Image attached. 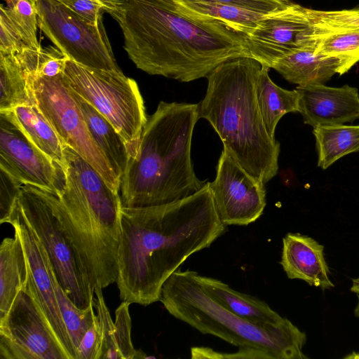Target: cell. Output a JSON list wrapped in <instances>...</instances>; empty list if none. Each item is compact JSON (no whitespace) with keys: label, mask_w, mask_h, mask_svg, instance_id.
I'll use <instances>...</instances> for the list:
<instances>
[{"label":"cell","mask_w":359,"mask_h":359,"mask_svg":"<svg viewBox=\"0 0 359 359\" xmlns=\"http://www.w3.org/2000/svg\"><path fill=\"white\" fill-rule=\"evenodd\" d=\"M4 112L10 116L34 145L63 168L65 144L36 105L18 106Z\"/></svg>","instance_id":"obj_23"},{"label":"cell","mask_w":359,"mask_h":359,"mask_svg":"<svg viewBox=\"0 0 359 359\" xmlns=\"http://www.w3.org/2000/svg\"><path fill=\"white\" fill-rule=\"evenodd\" d=\"M50 269L58 306L76 352L84 334L92 325L95 318L94 306L91 304L86 309L79 308L58 282L50 262Z\"/></svg>","instance_id":"obj_28"},{"label":"cell","mask_w":359,"mask_h":359,"mask_svg":"<svg viewBox=\"0 0 359 359\" xmlns=\"http://www.w3.org/2000/svg\"><path fill=\"white\" fill-rule=\"evenodd\" d=\"M101 344V328L96 314L92 325L84 334L77 348L76 359H99Z\"/></svg>","instance_id":"obj_34"},{"label":"cell","mask_w":359,"mask_h":359,"mask_svg":"<svg viewBox=\"0 0 359 359\" xmlns=\"http://www.w3.org/2000/svg\"><path fill=\"white\" fill-rule=\"evenodd\" d=\"M29 80L36 106L62 142L90 163L113 189L120 192L121 181L93 140L63 74L55 77L30 76Z\"/></svg>","instance_id":"obj_10"},{"label":"cell","mask_w":359,"mask_h":359,"mask_svg":"<svg viewBox=\"0 0 359 359\" xmlns=\"http://www.w3.org/2000/svg\"><path fill=\"white\" fill-rule=\"evenodd\" d=\"M183 8L220 20L236 31L249 34L266 14L229 4L203 0H174Z\"/></svg>","instance_id":"obj_27"},{"label":"cell","mask_w":359,"mask_h":359,"mask_svg":"<svg viewBox=\"0 0 359 359\" xmlns=\"http://www.w3.org/2000/svg\"><path fill=\"white\" fill-rule=\"evenodd\" d=\"M64 182L50 203L88 272L93 287L116 283L120 215L119 191L86 160L65 145Z\"/></svg>","instance_id":"obj_4"},{"label":"cell","mask_w":359,"mask_h":359,"mask_svg":"<svg viewBox=\"0 0 359 359\" xmlns=\"http://www.w3.org/2000/svg\"><path fill=\"white\" fill-rule=\"evenodd\" d=\"M0 111L36 105L29 78L14 55L0 54Z\"/></svg>","instance_id":"obj_26"},{"label":"cell","mask_w":359,"mask_h":359,"mask_svg":"<svg viewBox=\"0 0 359 359\" xmlns=\"http://www.w3.org/2000/svg\"><path fill=\"white\" fill-rule=\"evenodd\" d=\"M327 29V28H326ZM316 50L329 55L350 57L359 61V28L327 29Z\"/></svg>","instance_id":"obj_30"},{"label":"cell","mask_w":359,"mask_h":359,"mask_svg":"<svg viewBox=\"0 0 359 359\" xmlns=\"http://www.w3.org/2000/svg\"><path fill=\"white\" fill-rule=\"evenodd\" d=\"M71 91L82 111L93 140L121 181L129 159L128 151L123 139L105 117L82 97Z\"/></svg>","instance_id":"obj_21"},{"label":"cell","mask_w":359,"mask_h":359,"mask_svg":"<svg viewBox=\"0 0 359 359\" xmlns=\"http://www.w3.org/2000/svg\"><path fill=\"white\" fill-rule=\"evenodd\" d=\"M27 48L2 5L0 6V54L13 55Z\"/></svg>","instance_id":"obj_33"},{"label":"cell","mask_w":359,"mask_h":359,"mask_svg":"<svg viewBox=\"0 0 359 359\" xmlns=\"http://www.w3.org/2000/svg\"><path fill=\"white\" fill-rule=\"evenodd\" d=\"M0 168L23 184L56 193L64 182L62 168L34 145L4 111H0Z\"/></svg>","instance_id":"obj_14"},{"label":"cell","mask_w":359,"mask_h":359,"mask_svg":"<svg viewBox=\"0 0 359 359\" xmlns=\"http://www.w3.org/2000/svg\"><path fill=\"white\" fill-rule=\"evenodd\" d=\"M262 65L250 57L225 61L206 77L208 88L198 109L218 134L226 151L264 184L278 170L280 143L269 137L255 95Z\"/></svg>","instance_id":"obj_5"},{"label":"cell","mask_w":359,"mask_h":359,"mask_svg":"<svg viewBox=\"0 0 359 359\" xmlns=\"http://www.w3.org/2000/svg\"><path fill=\"white\" fill-rule=\"evenodd\" d=\"M2 6L27 48L40 49L37 38L38 14L36 0H4Z\"/></svg>","instance_id":"obj_29"},{"label":"cell","mask_w":359,"mask_h":359,"mask_svg":"<svg viewBox=\"0 0 359 359\" xmlns=\"http://www.w3.org/2000/svg\"><path fill=\"white\" fill-rule=\"evenodd\" d=\"M23 184L0 168V223H8Z\"/></svg>","instance_id":"obj_31"},{"label":"cell","mask_w":359,"mask_h":359,"mask_svg":"<svg viewBox=\"0 0 359 359\" xmlns=\"http://www.w3.org/2000/svg\"><path fill=\"white\" fill-rule=\"evenodd\" d=\"M238 6L252 11L268 14L286 8L290 0H203Z\"/></svg>","instance_id":"obj_36"},{"label":"cell","mask_w":359,"mask_h":359,"mask_svg":"<svg viewBox=\"0 0 359 359\" xmlns=\"http://www.w3.org/2000/svg\"><path fill=\"white\" fill-rule=\"evenodd\" d=\"M102 289L100 283H96L95 298L93 299V306L97 311L102 333L99 359L147 358L142 350L135 348L132 342V321L129 313L131 304L122 301L115 311L114 323L106 305Z\"/></svg>","instance_id":"obj_19"},{"label":"cell","mask_w":359,"mask_h":359,"mask_svg":"<svg viewBox=\"0 0 359 359\" xmlns=\"http://www.w3.org/2000/svg\"><path fill=\"white\" fill-rule=\"evenodd\" d=\"M351 291L356 294H359V276L352 280Z\"/></svg>","instance_id":"obj_37"},{"label":"cell","mask_w":359,"mask_h":359,"mask_svg":"<svg viewBox=\"0 0 359 359\" xmlns=\"http://www.w3.org/2000/svg\"><path fill=\"white\" fill-rule=\"evenodd\" d=\"M318 22L327 29L359 28V6L339 11H319L309 8Z\"/></svg>","instance_id":"obj_32"},{"label":"cell","mask_w":359,"mask_h":359,"mask_svg":"<svg viewBox=\"0 0 359 359\" xmlns=\"http://www.w3.org/2000/svg\"><path fill=\"white\" fill-rule=\"evenodd\" d=\"M198 278L205 292L226 309L246 320L261 324L277 325L287 318L255 297L241 293L218 279L201 276Z\"/></svg>","instance_id":"obj_20"},{"label":"cell","mask_w":359,"mask_h":359,"mask_svg":"<svg viewBox=\"0 0 359 359\" xmlns=\"http://www.w3.org/2000/svg\"><path fill=\"white\" fill-rule=\"evenodd\" d=\"M101 1H102L104 4H106V6H107V11L108 10V8L111 6V5L116 1V0H100ZM107 13V11H106Z\"/></svg>","instance_id":"obj_39"},{"label":"cell","mask_w":359,"mask_h":359,"mask_svg":"<svg viewBox=\"0 0 359 359\" xmlns=\"http://www.w3.org/2000/svg\"><path fill=\"white\" fill-rule=\"evenodd\" d=\"M107 13L121 28L129 58L151 75L189 82L225 61L250 57L244 34L174 0H116Z\"/></svg>","instance_id":"obj_2"},{"label":"cell","mask_w":359,"mask_h":359,"mask_svg":"<svg viewBox=\"0 0 359 359\" xmlns=\"http://www.w3.org/2000/svg\"><path fill=\"white\" fill-rule=\"evenodd\" d=\"M226 231L205 186L183 199L121 210L116 285L121 301L148 306L191 255Z\"/></svg>","instance_id":"obj_1"},{"label":"cell","mask_w":359,"mask_h":359,"mask_svg":"<svg viewBox=\"0 0 359 359\" xmlns=\"http://www.w3.org/2000/svg\"><path fill=\"white\" fill-rule=\"evenodd\" d=\"M8 224L18 234L27 260V280L25 289L29 292L42 311L69 358L76 359V350L58 306L51 278L50 261L45 249L15 209Z\"/></svg>","instance_id":"obj_15"},{"label":"cell","mask_w":359,"mask_h":359,"mask_svg":"<svg viewBox=\"0 0 359 359\" xmlns=\"http://www.w3.org/2000/svg\"><path fill=\"white\" fill-rule=\"evenodd\" d=\"M298 111L304 123L313 127L341 125L359 118V93L345 85L335 88L325 84L298 86Z\"/></svg>","instance_id":"obj_16"},{"label":"cell","mask_w":359,"mask_h":359,"mask_svg":"<svg viewBox=\"0 0 359 359\" xmlns=\"http://www.w3.org/2000/svg\"><path fill=\"white\" fill-rule=\"evenodd\" d=\"M311 47L292 52L276 61L271 68L287 81L305 86L325 84L334 74L347 72L356 62L339 55H329Z\"/></svg>","instance_id":"obj_18"},{"label":"cell","mask_w":359,"mask_h":359,"mask_svg":"<svg viewBox=\"0 0 359 359\" xmlns=\"http://www.w3.org/2000/svg\"><path fill=\"white\" fill-rule=\"evenodd\" d=\"M327 32L309 8L292 3L266 14L246 36L249 56L271 68L276 61L292 52L317 48L320 37Z\"/></svg>","instance_id":"obj_11"},{"label":"cell","mask_w":359,"mask_h":359,"mask_svg":"<svg viewBox=\"0 0 359 359\" xmlns=\"http://www.w3.org/2000/svg\"><path fill=\"white\" fill-rule=\"evenodd\" d=\"M269 67L262 65L255 82L258 108L268 135L275 139V130L280 119L287 113L299 109V93L275 84L269 76Z\"/></svg>","instance_id":"obj_24"},{"label":"cell","mask_w":359,"mask_h":359,"mask_svg":"<svg viewBox=\"0 0 359 359\" xmlns=\"http://www.w3.org/2000/svg\"><path fill=\"white\" fill-rule=\"evenodd\" d=\"M196 271L177 269L163 284L159 302L170 315L204 334L237 346L236 358L308 359L306 334L290 320L261 324L224 308L204 290Z\"/></svg>","instance_id":"obj_6"},{"label":"cell","mask_w":359,"mask_h":359,"mask_svg":"<svg viewBox=\"0 0 359 359\" xmlns=\"http://www.w3.org/2000/svg\"><path fill=\"white\" fill-rule=\"evenodd\" d=\"M15 210L43 245L62 287L80 309L93 304L95 289L84 262L48 197V189L23 184Z\"/></svg>","instance_id":"obj_8"},{"label":"cell","mask_w":359,"mask_h":359,"mask_svg":"<svg viewBox=\"0 0 359 359\" xmlns=\"http://www.w3.org/2000/svg\"><path fill=\"white\" fill-rule=\"evenodd\" d=\"M1 359H69L46 318L24 289L0 320Z\"/></svg>","instance_id":"obj_12"},{"label":"cell","mask_w":359,"mask_h":359,"mask_svg":"<svg viewBox=\"0 0 359 359\" xmlns=\"http://www.w3.org/2000/svg\"><path fill=\"white\" fill-rule=\"evenodd\" d=\"M357 295V304L354 309L353 313L354 316L359 318V294Z\"/></svg>","instance_id":"obj_38"},{"label":"cell","mask_w":359,"mask_h":359,"mask_svg":"<svg viewBox=\"0 0 359 359\" xmlns=\"http://www.w3.org/2000/svg\"><path fill=\"white\" fill-rule=\"evenodd\" d=\"M318 165L326 169L340 158L359 151V125L313 127Z\"/></svg>","instance_id":"obj_25"},{"label":"cell","mask_w":359,"mask_h":359,"mask_svg":"<svg viewBox=\"0 0 359 359\" xmlns=\"http://www.w3.org/2000/svg\"><path fill=\"white\" fill-rule=\"evenodd\" d=\"M63 79L68 88L88 102L123 139L129 158L135 156L147 121L136 81L122 71H108L66 62Z\"/></svg>","instance_id":"obj_7"},{"label":"cell","mask_w":359,"mask_h":359,"mask_svg":"<svg viewBox=\"0 0 359 359\" xmlns=\"http://www.w3.org/2000/svg\"><path fill=\"white\" fill-rule=\"evenodd\" d=\"M27 280V260L21 240L5 238L0 245V320L6 316L15 299L25 289Z\"/></svg>","instance_id":"obj_22"},{"label":"cell","mask_w":359,"mask_h":359,"mask_svg":"<svg viewBox=\"0 0 359 359\" xmlns=\"http://www.w3.org/2000/svg\"><path fill=\"white\" fill-rule=\"evenodd\" d=\"M71 11L90 21L96 22L102 18L107 6L100 0H55Z\"/></svg>","instance_id":"obj_35"},{"label":"cell","mask_w":359,"mask_h":359,"mask_svg":"<svg viewBox=\"0 0 359 359\" xmlns=\"http://www.w3.org/2000/svg\"><path fill=\"white\" fill-rule=\"evenodd\" d=\"M39 27L69 60L82 66L121 71L102 18L93 22L55 0H36Z\"/></svg>","instance_id":"obj_9"},{"label":"cell","mask_w":359,"mask_h":359,"mask_svg":"<svg viewBox=\"0 0 359 359\" xmlns=\"http://www.w3.org/2000/svg\"><path fill=\"white\" fill-rule=\"evenodd\" d=\"M264 184L245 170L223 149L215 180L208 182L216 211L226 225H248L266 205Z\"/></svg>","instance_id":"obj_13"},{"label":"cell","mask_w":359,"mask_h":359,"mask_svg":"<svg viewBox=\"0 0 359 359\" xmlns=\"http://www.w3.org/2000/svg\"><path fill=\"white\" fill-rule=\"evenodd\" d=\"M290 279H299L323 290L334 287L330 278L324 246L310 236L288 233L283 238L280 262Z\"/></svg>","instance_id":"obj_17"},{"label":"cell","mask_w":359,"mask_h":359,"mask_svg":"<svg viewBox=\"0 0 359 359\" xmlns=\"http://www.w3.org/2000/svg\"><path fill=\"white\" fill-rule=\"evenodd\" d=\"M198 109V104L161 101L147 118L137 151L129 158L121 179L123 207L172 203L205 186L196 177L191 158Z\"/></svg>","instance_id":"obj_3"}]
</instances>
